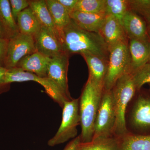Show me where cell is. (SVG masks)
<instances>
[{"mask_svg": "<svg viewBox=\"0 0 150 150\" xmlns=\"http://www.w3.org/2000/svg\"><path fill=\"white\" fill-rule=\"evenodd\" d=\"M60 37L64 51L69 55L91 54L109 59V49L100 34L82 29L71 19Z\"/></svg>", "mask_w": 150, "mask_h": 150, "instance_id": "cell-1", "label": "cell"}, {"mask_svg": "<svg viewBox=\"0 0 150 150\" xmlns=\"http://www.w3.org/2000/svg\"><path fill=\"white\" fill-rule=\"evenodd\" d=\"M104 89L88 78L82 92L79 101L81 133V143L91 142L98 111Z\"/></svg>", "mask_w": 150, "mask_h": 150, "instance_id": "cell-2", "label": "cell"}, {"mask_svg": "<svg viewBox=\"0 0 150 150\" xmlns=\"http://www.w3.org/2000/svg\"><path fill=\"white\" fill-rule=\"evenodd\" d=\"M111 91L116 113L114 135L121 137L129 132L126 128V111L129 103L138 91L133 75L130 73L124 74L117 80Z\"/></svg>", "mask_w": 150, "mask_h": 150, "instance_id": "cell-3", "label": "cell"}, {"mask_svg": "<svg viewBox=\"0 0 150 150\" xmlns=\"http://www.w3.org/2000/svg\"><path fill=\"white\" fill-rule=\"evenodd\" d=\"M128 132L150 135V92L141 89L130 103L126 115Z\"/></svg>", "mask_w": 150, "mask_h": 150, "instance_id": "cell-4", "label": "cell"}, {"mask_svg": "<svg viewBox=\"0 0 150 150\" xmlns=\"http://www.w3.org/2000/svg\"><path fill=\"white\" fill-rule=\"evenodd\" d=\"M79 101L77 98L64 103L62 123L55 136L48 141V146H54L77 137V126L80 125Z\"/></svg>", "mask_w": 150, "mask_h": 150, "instance_id": "cell-5", "label": "cell"}, {"mask_svg": "<svg viewBox=\"0 0 150 150\" xmlns=\"http://www.w3.org/2000/svg\"><path fill=\"white\" fill-rule=\"evenodd\" d=\"M128 42L119 43L109 50L108 66L103 85L105 91L111 90L119 78L129 73L130 58Z\"/></svg>", "mask_w": 150, "mask_h": 150, "instance_id": "cell-6", "label": "cell"}, {"mask_svg": "<svg viewBox=\"0 0 150 150\" xmlns=\"http://www.w3.org/2000/svg\"><path fill=\"white\" fill-rule=\"evenodd\" d=\"M115 122L116 113L112 91L104 90L96 119L93 139L115 136Z\"/></svg>", "mask_w": 150, "mask_h": 150, "instance_id": "cell-7", "label": "cell"}, {"mask_svg": "<svg viewBox=\"0 0 150 150\" xmlns=\"http://www.w3.org/2000/svg\"><path fill=\"white\" fill-rule=\"evenodd\" d=\"M5 83L10 84L13 82L33 81L40 84L43 87L47 94L61 107H63L64 103L70 100L65 96L54 82L46 78H41L33 73L25 71L18 68L7 70Z\"/></svg>", "mask_w": 150, "mask_h": 150, "instance_id": "cell-8", "label": "cell"}, {"mask_svg": "<svg viewBox=\"0 0 150 150\" xmlns=\"http://www.w3.org/2000/svg\"><path fill=\"white\" fill-rule=\"evenodd\" d=\"M36 51L34 38L19 33L9 40L5 68H16L21 59Z\"/></svg>", "mask_w": 150, "mask_h": 150, "instance_id": "cell-9", "label": "cell"}, {"mask_svg": "<svg viewBox=\"0 0 150 150\" xmlns=\"http://www.w3.org/2000/svg\"><path fill=\"white\" fill-rule=\"evenodd\" d=\"M70 55L66 52L51 59L47 69V78L56 84L61 91L70 100L67 73Z\"/></svg>", "mask_w": 150, "mask_h": 150, "instance_id": "cell-10", "label": "cell"}, {"mask_svg": "<svg viewBox=\"0 0 150 150\" xmlns=\"http://www.w3.org/2000/svg\"><path fill=\"white\" fill-rule=\"evenodd\" d=\"M33 38L36 51L51 59L64 52L60 37L46 28L41 27Z\"/></svg>", "mask_w": 150, "mask_h": 150, "instance_id": "cell-11", "label": "cell"}, {"mask_svg": "<svg viewBox=\"0 0 150 150\" xmlns=\"http://www.w3.org/2000/svg\"><path fill=\"white\" fill-rule=\"evenodd\" d=\"M128 46L130 58L129 73L133 74L150 61L149 37L129 39Z\"/></svg>", "mask_w": 150, "mask_h": 150, "instance_id": "cell-12", "label": "cell"}, {"mask_svg": "<svg viewBox=\"0 0 150 150\" xmlns=\"http://www.w3.org/2000/svg\"><path fill=\"white\" fill-rule=\"evenodd\" d=\"M109 50L123 42H128L122 24L117 19L108 15L99 32Z\"/></svg>", "mask_w": 150, "mask_h": 150, "instance_id": "cell-13", "label": "cell"}, {"mask_svg": "<svg viewBox=\"0 0 150 150\" xmlns=\"http://www.w3.org/2000/svg\"><path fill=\"white\" fill-rule=\"evenodd\" d=\"M122 25L129 39L149 37L146 22L142 16L130 8L123 17Z\"/></svg>", "mask_w": 150, "mask_h": 150, "instance_id": "cell-14", "label": "cell"}, {"mask_svg": "<svg viewBox=\"0 0 150 150\" xmlns=\"http://www.w3.org/2000/svg\"><path fill=\"white\" fill-rule=\"evenodd\" d=\"M51 58L36 52L21 59L16 68L33 73L41 78L47 77V69Z\"/></svg>", "mask_w": 150, "mask_h": 150, "instance_id": "cell-15", "label": "cell"}, {"mask_svg": "<svg viewBox=\"0 0 150 150\" xmlns=\"http://www.w3.org/2000/svg\"><path fill=\"white\" fill-rule=\"evenodd\" d=\"M70 16L75 23L82 29L99 33L108 15L106 13H89L73 11Z\"/></svg>", "mask_w": 150, "mask_h": 150, "instance_id": "cell-16", "label": "cell"}, {"mask_svg": "<svg viewBox=\"0 0 150 150\" xmlns=\"http://www.w3.org/2000/svg\"><path fill=\"white\" fill-rule=\"evenodd\" d=\"M82 56L88 67V77L96 85L103 88L108 60L93 54H84Z\"/></svg>", "mask_w": 150, "mask_h": 150, "instance_id": "cell-17", "label": "cell"}, {"mask_svg": "<svg viewBox=\"0 0 150 150\" xmlns=\"http://www.w3.org/2000/svg\"><path fill=\"white\" fill-rule=\"evenodd\" d=\"M16 23L19 33L33 38L37 35L41 28L29 6L18 15Z\"/></svg>", "mask_w": 150, "mask_h": 150, "instance_id": "cell-18", "label": "cell"}, {"mask_svg": "<svg viewBox=\"0 0 150 150\" xmlns=\"http://www.w3.org/2000/svg\"><path fill=\"white\" fill-rule=\"evenodd\" d=\"M29 7L35 15L41 27L52 30L60 37L52 19L45 0L29 1Z\"/></svg>", "mask_w": 150, "mask_h": 150, "instance_id": "cell-19", "label": "cell"}, {"mask_svg": "<svg viewBox=\"0 0 150 150\" xmlns=\"http://www.w3.org/2000/svg\"><path fill=\"white\" fill-rule=\"evenodd\" d=\"M118 150H150V135H139L128 132L119 137Z\"/></svg>", "mask_w": 150, "mask_h": 150, "instance_id": "cell-20", "label": "cell"}, {"mask_svg": "<svg viewBox=\"0 0 150 150\" xmlns=\"http://www.w3.org/2000/svg\"><path fill=\"white\" fill-rule=\"evenodd\" d=\"M59 35L71 20L70 13L57 0H45Z\"/></svg>", "mask_w": 150, "mask_h": 150, "instance_id": "cell-21", "label": "cell"}, {"mask_svg": "<svg viewBox=\"0 0 150 150\" xmlns=\"http://www.w3.org/2000/svg\"><path fill=\"white\" fill-rule=\"evenodd\" d=\"M119 137H100L87 143H80V150H118Z\"/></svg>", "mask_w": 150, "mask_h": 150, "instance_id": "cell-22", "label": "cell"}, {"mask_svg": "<svg viewBox=\"0 0 150 150\" xmlns=\"http://www.w3.org/2000/svg\"><path fill=\"white\" fill-rule=\"evenodd\" d=\"M0 21L10 39L19 33L17 24L12 13L8 0H0Z\"/></svg>", "mask_w": 150, "mask_h": 150, "instance_id": "cell-23", "label": "cell"}, {"mask_svg": "<svg viewBox=\"0 0 150 150\" xmlns=\"http://www.w3.org/2000/svg\"><path fill=\"white\" fill-rule=\"evenodd\" d=\"M129 9L128 0H105V13L115 17L121 24L123 17Z\"/></svg>", "mask_w": 150, "mask_h": 150, "instance_id": "cell-24", "label": "cell"}, {"mask_svg": "<svg viewBox=\"0 0 150 150\" xmlns=\"http://www.w3.org/2000/svg\"><path fill=\"white\" fill-rule=\"evenodd\" d=\"M105 0H78L74 11L86 13H105Z\"/></svg>", "mask_w": 150, "mask_h": 150, "instance_id": "cell-25", "label": "cell"}, {"mask_svg": "<svg viewBox=\"0 0 150 150\" xmlns=\"http://www.w3.org/2000/svg\"><path fill=\"white\" fill-rule=\"evenodd\" d=\"M138 91L146 83H150V62L143 66L132 74Z\"/></svg>", "mask_w": 150, "mask_h": 150, "instance_id": "cell-26", "label": "cell"}, {"mask_svg": "<svg viewBox=\"0 0 150 150\" xmlns=\"http://www.w3.org/2000/svg\"><path fill=\"white\" fill-rule=\"evenodd\" d=\"M11 10L13 16L17 21L18 16L22 11L29 6V1L27 0H10Z\"/></svg>", "mask_w": 150, "mask_h": 150, "instance_id": "cell-27", "label": "cell"}, {"mask_svg": "<svg viewBox=\"0 0 150 150\" xmlns=\"http://www.w3.org/2000/svg\"><path fill=\"white\" fill-rule=\"evenodd\" d=\"M129 6L130 8L135 11L143 18L149 25L148 26L150 28V8L131 4L130 1Z\"/></svg>", "mask_w": 150, "mask_h": 150, "instance_id": "cell-28", "label": "cell"}, {"mask_svg": "<svg viewBox=\"0 0 150 150\" xmlns=\"http://www.w3.org/2000/svg\"><path fill=\"white\" fill-rule=\"evenodd\" d=\"M9 40L0 37V67L5 68Z\"/></svg>", "mask_w": 150, "mask_h": 150, "instance_id": "cell-29", "label": "cell"}, {"mask_svg": "<svg viewBox=\"0 0 150 150\" xmlns=\"http://www.w3.org/2000/svg\"><path fill=\"white\" fill-rule=\"evenodd\" d=\"M4 67H0V94L8 91L10 88V84L5 83V76L7 71Z\"/></svg>", "mask_w": 150, "mask_h": 150, "instance_id": "cell-30", "label": "cell"}, {"mask_svg": "<svg viewBox=\"0 0 150 150\" xmlns=\"http://www.w3.org/2000/svg\"><path fill=\"white\" fill-rule=\"evenodd\" d=\"M70 13L74 10L78 0H57Z\"/></svg>", "mask_w": 150, "mask_h": 150, "instance_id": "cell-31", "label": "cell"}, {"mask_svg": "<svg viewBox=\"0 0 150 150\" xmlns=\"http://www.w3.org/2000/svg\"><path fill=\"white\" fill-rule=\"evenodd\" d=\"M81 142L80 135L72 140L63 150H75Z\"/></svg>", "mask_w": 150, "mask_h": 150, "instance_id": "cell-32", "label": "cell"}, {"mask_svg": "<svg viewBox=\"0 0 150 150\" xmlns=\"http://www.w3.org/2000/svg\"><path fill=\"white\" fill-rule=\"evenodd\" d=\"M131 4L150 8V0H132L130 1Z\"/></svg>", "mask_w": 150, "mask_h": 150, "instance_id": "cell-33", "label": "cell"}, {"mask_svg": "<svg viewBox=\"0 0 150 150\" xmlns=\"http://www.w3.org/2000/svg\"><path fill=\"white\" fill-rule=\"evenodd\" d=\"M0 37L6 39H10L9 36L5 29L1 21H0Z\"/></svg>", "mask_w": 150, "mask_h": 150, "instance_id": "cell-34", "label": "cell"}, {"mask_svg": "<svg viewBox=\"0 0 150 150\" xmlns=\"http://www.w3.org/2000/svg\"><path fill=\"white\" fill-rule=\"evenodd\" d=\"M148 35H149V37L150 39V28L149 26H148ZM149 62H150V61Z\"/></svg>", "mask_w": 150, "mask_h": 150, "instance_id": "cell-35", "label": "cell"}, {"mask_svg": "<svg viewBox=\"0 0 150 150\" xmlns=\"http://www.w3.org/2000/svg\"><path fill=\"white\" fill-rule=\"evenodd\" d=\"M148 85H149V92H150V83L148 84Z\"/></svg>", "mask_w": 150, "mask_h": 150, "instance_id": "cell-36", "label": "cell"}, {"mask_svg": "<svg viewBox=\"0 0 150 150\" xmlns=\"http://www.w3.org/2000/svg\"><path fill=\"white\" fill-rule=\"evenodd\" d=\"M78 147L76 149V150H80L79 149V147H78Z\"/></svg>", "mask_w": 150, "mask_h": 150, "instance_id": "cell-37", "label": "cell"}]
</instances>
